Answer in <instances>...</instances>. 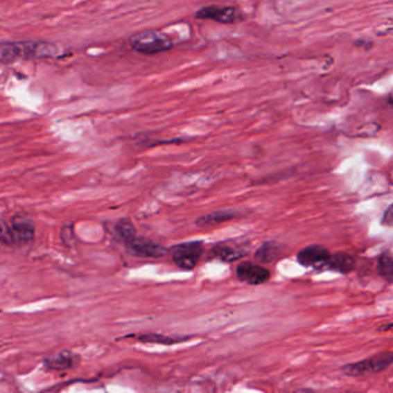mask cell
<instances>
[{
  "instance_id": "6",
  "label": "cell",
  "mask_w": 393,
  "mask_h": 393,
  "mask_svg": "<svg viewBox=\"0 0 393 393\" xmlns=\"http://www.w3.org/2000/svg\"><path fill=\"white\" fill-rule=\"evenodd\" d=\"M331 253L322 245L304 247L297 255L299 263L304 268H313L316 270H325Z\"/></svg>"
},
{
  "instance_id": "2",
  "label": "cell",
  "mask_w": 393,
  "mask_h": 393,
  "mask_svg": "<svg viewBox=\"0 0 393 393\" xmlns=\"http://www.w3.org/2000/svg\"><path fill=\"white\" fill-rule=\"evenodd\" d=\"M128 44L134 51L144 55H157L173 48L170 36L161 30H146L132 35Z\"/></svg>"
},
{
  "instance_id": "14",
  "label": "cell",
  "mask_w": 393,
  "mask_h": 393,
  "mask_svg": "<svg viewBox=\"0 0 393 393\" xmlns=\"http://www.w3.org/2000/svg\"><path fill=\"white\" fill-rule=\"evenodd\" d=\"M134 337L139 342L166 346L177 345V344H182V342L192 339V335H165L161 333H142V335H137Z\"/></svg>"
},
{
  "instance_id": "13",
  "label": "cell",
  "mask_w": 393,
  "mask_h": 393,
  "mask_svg": "<svg viewBox=\"0 0 393 393\" xmlns=\"http://www.w3.org/2000/svg\"><path fill=\"white\" fill-rule=\"evenodd\" d=\"M239 216V212L236 210H217V211L210 212L208 215L201 216L196 219L195 224L200 227L205 226H217L222 222H229L232 219L236 218Z\"/></svg>"
},
{
  "instance_id": "12",
  "label": "cell",
  "mask_w": 393,
  "mask_h": 393,
  "mask_svg": "<svg viewBox=\"0 0 393 393\" xmlns=\"http://www.w3.org/2000/svg\"><path fill=\"white\" fill-rule=\"evenodd\" d=\"M356 259L347 253H335L330 255L325 270L335 271L339 274H349L356 269Z\"/></svg>"
},
{
  "instance_id": "11",
  "label": "cell",
  "mask_w": 393,
  "mask_h": 393,
  "mask_svg": "<svg viewBox=\"0 0 393 393\" xmlns=\"http://www.w3.org/2000/svg\"><path fill=\"white\" fill-rule=\"evenodd\" d=\"M79 354L71 352V351H62L57 356H50L48 359L44 360V365L46 368L55 372H62V370H69L76 368L79 365Z\"/></svg>"
},
{
  "instance_id": "18",
  "label": "cell",
  "mask_w": 393,
  "mask_h": 393,
  "mask_svg": "<svg viewBox=\"0 0 393 393\" xmlns=\"http://www.w3.org/2000/svg\"><path fill=\"white\" fill-rule=\"evenodd\" d=\"M0 243H6V245L14 243L10 227H8L3 220H0Z\"/></svg>"
},
{
  "instance_id": "9",
  "label": "cell",
  "mask_w": 393,
  "mask_h": 393,
  "mask_svg": "<svg viewBox=\"0 0 393 393\" xmlns=\"http://www.w3.org/2000/svg\"><path fill=\"white\" fill-rule=\"evenodd\" d=\"M10 231L14 243L27 245L35 238L34 220L27 216H14L10 222Z\"/></svg>"
},
{
  "instance_id": "17",
  "label": "cell",
  "mask_w": 393,
  "mask_h": 393,
  "mask_svg": "<svg viewBox=\"0 0 393 393\" xmlns=\"http://www.w3.org/2000/svg\"><path fill=\"white\" fill-rule=\"evenodd\" d=\"M116 231L125 243L137 236V229H135V226H134L133 222H130V219H121V220L116 222Z\"/></svg>"
},
{
  "instance_id": "19",
  "label": "cell",
  "mask_w": 393,
  "mask_h": 393,
  "mask_svg": "<svg viewBox=\"0 0 393 393\" xmlns=\"http://www.w3.org/2000/svg\"><path fill=\"white\" fill-rule=\"evenodd\" d=\"M382 225L387 227H392L393 225V207L392 204L387 207V210L384 211L383 217H382Z\"/></svg>"
},
{
  "instance_id": "15",
  "label": "cell",
  "mask_w": 393,
  "mask_h": 393,
  "mask_svg": "<svg viewBox=\"0 0 393 393\" xmlns=\"http://www.w3.org/2000/svg\"><path fill=\"white\" fill-rule=\"evenodd\" d=\"M281 250H283V246L281 243L267 241V243H262V246L256 250L254 256H255V260L260 263H271L277 260L278 257L281 256Z\"/></svg>"
},
{
  "instance_id": "7",
  "label": "cell",
  "mask_w": 393,
  "mask_h": 393,
  "mask_svg": "<svg viewBox=\"0 0 393 393\" xmlns=\"http://www.w3.org/2000/svg\"><path fill=\"white\" fill-rule=\"evenodd\" d=\"M236 278L243 283L253 286L263 285L270 281V271L267 268L253 262H241L236 268Z\"/></svg>"
},
{
  "instance_id": "1",
  "label": "cell",
  "mask_w": 393,
  "mask_h": 393,
  "mask_svg": "<svg viewBox=\"0 0 393 393\" xmlns=\"http://www.w3.org/2000/svg\"><path fill=\"white\" fill-rule=\"evenodd\" d=\"M60 55V49L46 41L0 42V64L10 65L14 62L33 59H53Z\"/></svg>"
},
{
  "instance_id": "4",
  "label": "cell",
  "mask_w": 393,
  "mask_h": 393,
  "mask_svg": "<svg viewBox=\"0 0 393 393\" xmlns=\"http://www.w3.org/2000/svg\"><path fill=\"white\" fill-rule=\"evenodd\" d=\"M204 253L203 241H189L175 245L171 250L172 260L182 270L191 271L198 267L200 259Z\"/></svg>"
},
{
  "instance_id": "8",
  "label": "cell",
  "mask_w": 393,
  "mask_h": 393,
  "mask_svg": "<svg viewBox=\"0 0 393 393\" xmlns=\"http://www.w3.org/2000/svg\"><path fill=\"white\" fill-rule=\"evenodd\" d=\"M126 245L130 252L137 256L149 257V259H159L165 256L168 252L164 246L143 236H135L126 241Z\"/></svg>"
},
{
  "instance_id": "10",
  "label": "cell",
  "mask_w": 393,
  "mask_h": 393,
  "mask_svg": "<svg viewBox=\"0 0 393 393\" xmlns=\"http://www.w3.org/2000/svg\"><path fill=\"white\" fill-rule=\"evenodd\" d=\"M248 250L243 245H232L231 241L216 243L210 250V259H217L222 262H234L243 259Z\"/></svg>"
},
{
  "instance_id": "3",
  "label": "cell",
  "mask_w": 393,
  "mask_h": 393,
  "mask_svg": "<svg viewBox=\"0 0 393 393\" xmlns=\"http://www.w3.org/2000/svg\"><path fill=\"white\" fill-rule=\"evenodd\" d=\"M393 356L391 352L378 353L369 359L359 363H349L342 367V370L347 376L358 377L365 375H375L389 369L392 365Z\"/></svg>"
},
{
  "instance_id": "16",
  "label": "cell",
  "mask_w": 393,
  "mask_h": 393,
  "mask_svg": "<svg viewBox=\"0 0 393 393\" xmlns=\"http://www.w3.org/2000/svg\"><path fill=\"white\" fill-rule=\"evenodd\" d=\"M377 271L384 281L391 284L393 281V259L390 250L381 254L377 261Z\"/></svg>"
},
{
  "instance_id": "5",
  "label": "cell",
  "mask_w": 393,
  "mask_h": 393,
  "mask_svg": "<svg viewBox=\"0 0 393 393\" xmlns=\"http://www.w3.org/2000/svg\"><path fill=\"white\" fill-rule=\"evenodd\" d=\"M195 17L200 20H211L218 24H232L243 20V15L236 7L211 5L200 8L196 12Z\"/></svg>"
}]
</instances>
